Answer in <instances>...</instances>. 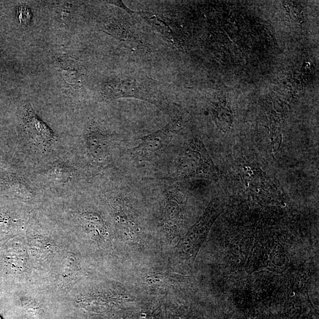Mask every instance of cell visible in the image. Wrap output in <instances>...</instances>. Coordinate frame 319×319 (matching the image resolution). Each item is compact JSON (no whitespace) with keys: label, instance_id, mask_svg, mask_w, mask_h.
Returning <instances> with one entry per match:
<instances>
[{"label":"cell","instance_id":"cell-1","mask_svg":"<svg viewBox=\"0 0 319 319\" xmlns=\"http://www.w3.org/2000/svg\"><path fill=\"white\" fill-rule=\"evenodd\" d=\"M103 96L107 100L130 98L147 101L158 106L167 104L156 81L135 74L109 78L103 86Z\"/></svg>","mask_w":319,"mask_h":319},{"label":"cell","instance_id":"cell-2","mask_svg":"<svg viewBox=\"0 0 319 319\" xmlns=\"http://www.w3.org/2000/svg\"><path fill=\"white\" fill-rule=\"evenodd\" d=\"M172 176L176 180L217 178L215 166L199 138H193L177 157Z\"/></svg>","mask_w":319,"mask_h":319},{"label":"cell","instance_id":"cell-3","mask_svg":"<svg viewBox=\"0 0 319 319\" xmlns=\"http://www.w3.org/2000/svg\"><path fill=\"white\" fill-rule=\"evenodd\" d=\"M183 127L182 118H175L162 129L141 137V143L131 150L133 158L139 161L152 160L168 146Z\"/></svg>","mask_w":319,"mask_h":319},{"label":"cell","instance_id":"cell-4","mask_svg":"<svg viewBox=\"0 0 319 319\" xmlns=\"http://www.w3.org/2000/svg\"><path fill=\"white\" fill-rule=\"evenodd\" d=\"M220 213L219 202L214 200L208 206L196 224L191 227L179 243L180 248L186 254H193L201 246L216 217Z\"/></svg>","mask_w":319,"mask_h":319},{"label":"cell","instance_id":"cell-5","mask_svg":"<svg viewBox=\"0 0 319 319\" xmlns=\"http://www.w3.org/2000/svg\"><path fill=\"white\" fill-rule=\"evenodd\" d=\"M140 14L150 25L153 26L171 44L181 47L184 43L181 26L175 16L163 13L140 12Z\"/></svg>","mask_w":319,"mask_h":319},{"label":"cell","instance_id":"cell-6","mask_svg":"<svg viewBox=\"0 0 319 319\" xmlns=\"http://www.w3.org/2000/svg\"><path fill=\"white\" fill-rule=\"evenodd\" d=\"M184 196L178 188H172L167 191L165 198L163 224L170 237L175 236L181 221Z\"/></svg>","mask_w":319,"mask_h":319},{"label":"cell","instance_id":"cell-7","mask_svg":"<svg viewBox=\"0 0 319 319\" xmlns=\"http://www.w3.org/2000/svg\"><path fill=\"white\" fill-rule=\"evenodd\" d=\"M87 145L91 156L101 164L108 163L110 160L108 137L98 128H93L87 137Z\"/></svg>","mask_w":319,"mask_h":319},{"label":"cell","instance_id":"cell-8","mask_svg":"<svg viewBox=\"0 0 319 319\" xmlns=\"http://www.w3.org/2000/svg\"><path fill=\"white\" fill-rule=\"evenodd\" d=\"M106 30L115 39L126 45H141V39L135 29L126 22L113 20L107 25Z\"/></svg>","mask_w":319,"mask_h":319},{"label":"cell","instance_id":"cell-9","mask_svg":"<svg viewBox=\"0 0 319 319\" xmlns=\"http://www.w3.org/2000/svg\"><path fill=\"white\" fill-rule=\"evenodd\" d=\"M61 74L66 82L78 85L83 77L78 63L72 60L63 61L61 64Z\"/></svg>","mask_w":319,"mask_h":319},{"label":"cell","instance_id":"cell-10","mask_svg":"<svg viewBox=\"0 0 319 319\" xmlns=\"http://www.w3.org/2000/svg\"><path fill=\"white\" fill-rule=\"evenodd\" d=\"M28 126L29 129L32 130H39V134L41 135L42 140H51L52 134L50 130L42 122L40 121L36 117L31 115L28 118Z\"/></svg>","mask_w":319,"mask_h":319},{"label":"cell","instance_id":"cell-11","mask_svg":"<svg viewBox=\"0 0 319 319\" xmlns=\"http://www.w3.org/2000/svg\"><path fill=\"white\" fill-rule=\"evenodd\" d=\"M52 176L53 178H56L58 181H68L69 178H70V172L68 170H66L64 167H58L54 168L53 171L51 173Z\"/></svg>","mask_w":319,"mask_h":319},{"label":"cell","instance_id":"cell-12","mask_svg":"<svg viewBox=\"0 0 319 319\" xmlns=\"http://www.w3.org/2000/svg\"><path fill=\"white\" fill-rule=\"evenodd\" d=\"M17 17L22 24L27 25L31 20L30 11L27 7H20L17 10Z\"/></svg>","mask_w":319,"mask_h":319},{"label":"cell","instance_id":"cell-13","mask_svg":"<svg viewBox=\"0 0 319 319\" xmlns=\"http://www.w3.org/2000/svg\"></svg>","mask_w":319,"mask_h":319}]
</instances>
